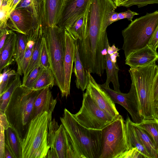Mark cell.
<instances>
[{
	"mask_svg": "<svg viewBox=\"0 0 158 158\" xmlns=\"http://www.w3.org/2000/svg\"><path fill=\"white\" fill-rule=\"evenodd\" d=\"M82 158H99L102 148L101 130L88 129L80 124L66 108L60 117Z\"/></svg>",
	"mask_w": 158,
	"mask_h": 158,
	"instance_id": "obj_1",
	"label": "cell"
},
{
	"mask_svg": "<svg viewBox=\"0 0 158 158\" xmlns=\"http://www.w3.org/2000/svg\"><path fill=\"white\" fill-rule=\"evenodd\" d=\"M157 71L156 63L129 70L136 92L139 110L144 119L158 118L154 95V82Z\"/></svg>",
	"mask_w": 158,
	"mask_h": 158,
	"instance_id": "obj_2",
	"label": "cell"
},
{
	"mask_svg": "<svg viewBox=\"0 0 158 158\" xmlns=\"http://www.w3.org/2000/svg\"><path fill=\"white\" fill-rule=\"evenodd\" d=\"M34 90L21 85L13 93L5 113L11 127L22 139L31 120L34 101L42 90Z\"/></svg>",
	"mask_w": 158,
	"mask_h": 158,
	"instance_id": "obj_3",
	"label": "cell"
},
{
	"mask_svg": "<svg viewBox=\"0 0 158 158\" xmlns=\"http://www.w3.org/2000/svg\"><path fill=\"white\" fill-rule=\"evenodd\" d=\"M52 113L45 111L31 119L22 140V158H46L50 149L48 136Z\"/></svg>",
	"mask_w": 158,
	"mask_h": 158,
	"instance_id": "obj_4",
	"label": "cell"
},
{
	"mask_svg": "<svg viewBox=\"0 0 158 158\" xmlns=\"http://www.w3.org/2000/svg\"><path fill=\"white\" fill-rule=\"evenodd\" d=\"M158 25V11L146 14L131 22L122 31V49L125 58L147 45Z\"/></svg>",
	"mask_w": 158,
	"mask_h": 158,
	"instance_id": "obj_5",
	"label": "cell"
},
{
	"mask_svg": "<svg viewBox=\"0 0 158 158\" xmlns=\"http://www.w3.org/2000/svg\"><path fill=\"white\" fill-rule=\"evenodd\" d=\"M46 42L49 66L62 97L64 91V62L65 52V29L58 26L47 27L43 29Z\"/></svg>",
	"mask_w": 158,
	"mask_h": 158,
	"instance_id": "obj_6",
	"label": "cell"
},
{
	"mask_svg": "<svg viewBox=\"0 0 158 158\" xmlns=\"http://www.w3.org/2000/svg\"><path fill=\"white\" fill-rule=\"evenodd\" d=\"M101 131L102 148L99 158H120L130 149L125 121L121 115Z\"/></svg>",
	"mask_w": 158,
	"mask_h": 158,
	"instance_id": "obj_7",
	"label": "cell"
},
{
	"mask_svg": "<svg viewBox=\"0 0 158 158\" xmlns=\"http://www.w3.org/2000/svg\"><path fill=\"white\" fill-rule=\"evenodd\" d=\"M48 143L46 158H82L63 125H59L54 118L49 123Z\"/></svg>",
	"mask_w": 158,
	"mask_h": 158,
	"instance_id": "obj_8",
	"label": "cell"
},
{
	"mask_svg": "<svg viewBox=\"0 0 158 158\" xmlns=\"http://www.w3.org/2000/svg\"><path fill=\"white\" fill-rule=\"evenodd\" d=\"M73 115L83 127L96 130H102L116 119L101 109L86 92L83 93L80 110Z\"/></svg>",
	"mask_w": 158,
	"mask_h": 158,
	"instance_id": "obj_9",
	"label": "cell"
},
{
	"mask_svg": "<svg viewBox=\"0 0 158 158\" xmlns=\"http://www.w3.org/2000/svg\"><path fill=\"white\" fill-rule=\"evenodd\" d=\"M101 88L109 95L113 102L124 107L131 116L132 121L138 124L144 119L140 115L135 87L131 83L130 90L127 93L118 92L111 89L109 85H100Z\"/></svg>",
	"mask_w": 158,
	"mask_h": 158,
	"instance_id": "obj_10",
	"label": "cell"
},
{
	"mask_svg": "<svg viewBox=\"0 0 158 158\" xmlns=\"http://www.w3.org/2000/svg\"><path fill=\"white\" fill-rule=\"evenodd\" d=\"M88 82L86 91L94 102L102 110L115 119L119 116V113L109 95L96 81L91 73L88 72Z\"/></svg>",
	"mask_w": 158,
	"mask_h": 158,
	"instance_id": "obj_11",
	"label": "cell"
},
{
	"mask_svg": "<svg viewBox=\"0 0 158 158\" xmlns=\"http://www.w3.org/2000/svg\"><path fill=\"white\" fill-rule=\"evenodd\" d=\"M90 0H66L58 26L68 29L87 9Z\"/></svg>",
	"mask_w": 158,
	"mask_h": 158,
	"instance_id": "obj_12",
	"label": "cell"
},
{
	"mask_svg": "<svg viewBox=\"0 0 158 158\" xmlns=\"http://www.w3.org/2000/svg\"><path fill=\"white\" fill-rule=\"evenodd\" d=\"M76 52V41L65 29V52L64 62L65 75L64 91L62 97L70 95V83Z\"/></svg>",
	"mask_w": 158,
	"mask_h": 158,
	"instance_id": "obj_13",
	"label": "cell"
},
{
	"mask_svg": "<svg viewBox=\"0 0 158 158\" xmlns=\"http://www.w3.org/2000/svg\"><path fill=\"white\" fill-rule=\"evenodd\" d=\"M158 60V53L148 45L129 54L125 60V64L134 69L151 64Z\"/></svg>",
	"mask_w": 158,
	"mask_h": 158,
	"instance_id": "obj_14",
	"label": "cell"
},
{
	"mask_svg": "<svg viewBox=\"0 0 158 158\" xmlns=\"http://www.w3.org/2000/svg\"><path fill=\"white\" fill-rule=\"evenodd\" d=\"M119 50L114 44L111 47L109 45L107 48L105 69L107 77L106 81L104 83L106 85H109L110 83L111 82L114 90L118 92H121L118 75L119 69L117 63V58L119 56L118 52Z\"/></svg>",
	"mask_w": 158,
	"mask_h": 158,
	"instance_id": "obj_15",
	"label": "cell"
},
{
	"mask_svg": "<svg viewBox=\"0 0 158 158\" xmlns=\"http://www.w3.org/2000/svg\"><path fill=\"white\" fill-rule=\"evenodd\" d=\"M29 12L25 9L13 10L10 14L12 21L9 27L18 33L27 35L33 27L32 16Z\"/></svg>",
	"mask_w": 158,
	"mask_h": 158,
	"instance_id": "obj_16",
	"label": "cell"
},
{
	"mask_svg": "<svg viewBox=\"0 0 158 158\" xmlns=\"http://www.w3.org/2000/svg\"><path fill=\"white\" fill-rule=\"evenodd\" d=\"M66 0H44L45 27L58 26L61 19Z\"/></svg>",
	"mask_w": 158,
	"mask_h": 158,
	"instance_id": "obj_17",
	"label": "cell"
},
{
	"mask_svg": "<svg viewBox=\"0 0 158 158\" xmlns=\"http://www.w3.org/2000/svg\"><path fill=\"white\" fill-rule=\"evenodd\" d=\"M56 103L57 100L53 98L49 88L42 89L34 101L31 119L39 114L45 111L52 113Z\"/></svg>",
	"mask_w": 158,
	"mask_h": 158,
	"instance_id": "obj_18",
	"label": "cell"
},
{
	"mask_svg": "<svg viewBox=\"0 0 158 158\" xmlns=\"http://www.w3.org/2000/svg\"><path fill=\"white\" fill-rule=\"evenodd\" d=\"M17 34L12 31L0 50V73L15 61V51Z\"/></svg>",
	"mask_w": 158,
	"mask_h": 158,
	"instance_id": "obj_19",
	"label": "cell"
},
{
	"mask_svg": "<svg viewBox=\"0 0 158 158\" xmlns=\"http://www.w3.org/2000/svg\"><path fill=\"white\" fill-rule=\"evenodd\" d=\"M76 52L73 72L76 77L77 87L84 91L86 89L89 78L88 71L84 68L80 59L78 47L76 42Z\"/></svg>",
	"mask_w": 158,
	"mask_h": 158,
	"instance_id": "obj_20",
	"label": "cell"
},
{
	"mask_svg": "<svg viewBox=\"0 0 158 158\" xmlns=\"http://www.w3.org/2000/svg\"><path fill=\"white\" fill-rule=\"evenodd\" d=\"M5 143L13 154L15 158H22V142L16 131L11 127L5 130Z\"/></svg>",
	"mask_w": 158,
	"mask_h": 158,
	"instance_id": "obj_21",
	"label": "cell"
},
{
	"mask_svg": "<svg viewBox=\"0 0 158 158\" xmlns=\"http://www.w3.org/2000/svg\"><path fill=\"white\" fill-rule=\"evenodd\" d=\"M132 121L127 115L125 120L127 141L130 149L137 148L145 158H152L137 136L132 125Z\"/></svg>",
	"mask_w": 158,
	"mask_h": 158,
	"instance_id": "obj_22",
	"label": "cell"
},
{
	"mask_svg": "<svg viewBox=\"0 0 158 158\" xmlns=\"http://www.w3.org/2000/svg\"><path fill=\"white\" fill-rule=\"evenodd\" d=\"M43 39V30L41 29L35 38L31 57L27 71L25 74L23 76L22 84L25 83L27 77L32 70L40 64Z\"/></svg>",
	"mask_w": 158,
	"mask_h": 158,
	"instance_id": "obj_23",
	"label": "cell"
},
{
	"mask_svg": "<svg viewBox=\"0 0 158 158\" xmlns=\"http://www.w3.org/2000/svg\"><path fill=\"white\" fill-rule=\"evenodd\" d=\"M87 10L67 30L72 37L76 41L86 37L87 32Z\"/></svg>",
	"mask_w": 158,
	"mask_h": 158,
	"instance_id": "obj_24",
	"label": "cell"
},
{
	"mask_svg": "<svg viewBox=\"0 0 158 158\" xmlns=\"http://www.w3.org/2000/svg\"><path fill=\"white\" fill-rule=\"evenodd\" d=\"M132 125L137 136L152 158H158V152L151 137L146 131L133 121Z\"/></svg>",
	"mask_w": 158,
	"mask_h": 158,
	"instance_id": "obj_25",
	"label": "cell"
},
{
	"mask_svg": "<svg viewBox=\"0 0 158 158\" xmlns=\"http://www.w3.org/2000/svg\"><path fill=\"white\" fill-rule=\"evenodd\" d=\"M17 34L15 57L17 65V72L22 76L21 64L26 48L27 38L26 35L20 33Z\"/></svg>",
	"mask_w": 158,
	"mask_h": 158,
	"instance_id": "obj_26",
	"label": "cell"
},
{
	"mask_svg": "<svg viewBox=\"0 0 158 158\" xmlns=\"http://www.w3.org/2000/svg\"><path fill=\"white\" fill-rule=\"evenodd\" d=\"M20 75L17 73L5 92L0 96V111L5 113L11 97L16 89L22 85Z\"/></svg>",
	"mask_w": 158,
	"mask_h": 158,
	"instance_id": "obj_27",
	"label": "cell"
},
{
	"mask_svg": "<svg viewBox=\"0 0 158 158\" xmlns=\"http://www.w3.org/2000/svg\"><path fill=\"white\" fill-rule=\"evenodd\" d=\"M136 124L151 137L158 152V118L144 119L140 123Z\"/></svg>",
	"mask_w": 158,
	"mask_h": 158,
	"instance_id": "obj_28",
	"label": "cell"
},
{
	"mask_svg": "<svg viewBox=\"0 0 158 158\" xmlns=\"http://www.w3.org/2000/svg\"><path fill=\"white\" fill-rule=\"evenodd\" d=\"M55 81V78L53 74L49 67L44 70L32 89L39 90L47 88H52L54 85Z\"/></svg>",
	"mask_w": 158,
	"mask_h": 158,
	"instance_id": "obj_29",
	"label": "cell"
},
{
	"mask_svg": "<svg viewBox=\"0 0 158 158\" xmlns=\"http://www.w3.org/2000/svg\"><path fill=\"white\" fill-rule=\"evenodd\" d=\"M9 66L4 69L3 73H1L0 95L5 92L18 73L9 68Z\"/></svg>",
	"mask_w": 158,
	"mask_h": 158,
	"instance_id": "obj_30",
	"label": "cell"
},
{
	"mask_svg": "<svg viewBox=\"0 0 158 158\" xmlns=\"http://www.w3.org/2000/svg\"><path fill=\"white\" fill-rule=\"evenodd\" d=\"M45 69L40 64H38L31 72L25 83L22 85L31 89L37 81Z\"/></svg>",
	"mask_w": 158,
	"mask_h": 158,
	"instance_id": "obj_31",
	"label": "cell"
},
{
	"mask_svg": "<svg viewBox=\"0 0 158 158\" xmlns=\"http://www.w3.org/2000/svg\"><path fill=\"white\" fill-rule=\"evenodd\" d=\"M155 3L158 4V0H128L122 4L121 6L129 7L136 5L140 8L149 4Z\"/></svg>",
	"mask_w": 158,
	"mask_h": 158,
	"instance_id": "obj_32",
	"label": "cell"
},
{
	"mask_svg": "<svg viewBox=\"0 0 158 158\" xmlns=\"http://www.w3.org/2000/svg\"><path fill=\"white\" fill-rule=\"evenodd\" d=\"M40 64L45 69L49 67V60L46 42L43 36Z\"/></svg>",
	"mask_w": 158,
	"mask_h": 158,
	"instance_id": "obj_33",
	"label": "cell"
},
{
	"mask_svg": "<svg viewBox=\"0 0 158 158\" xmlns=\"http://www.w3.org/2000/svg\"><path fill=\"white\" fill-rule=\"evenodd\" d=\"M145 158L144 156L136 148H133L124 152L120 158Z\"/></svg>",
	"mask_w": 158,
	"mask_h": 158,
	"instance_id": "obj_34",
	"label": "cell"
},
{
	"mask_svg": "<svg viewBox=\"0 0 158 158\" xmlns=\"http://www.w3.org/2000/svg\"><path fill=\"white\" fill-rule=\"evenodd\" d=\"M138 15V13L130 10L124 12L118 13V20L127 19L128 20L132 22L134 16Z\"/></svg>",
	"mask_w": 158,
	"mask_h": 158,
	"instance_id": "obj_35",
	"label": "cell"
},
{
	"mask_svg": "<svg viewBox=\"0 0 158 158\" xmlns=\"http://www.w3.org/2000/svg\"><path fill=\"white\" fill-rule=\"evenodd\" d=\"M1 133L0 137V158H4V150L5 143V129L0 125Z\"/></svg>",
	"mask_w": 158,
	"mask_h": 158,
	"instance_id": "obj_36",
	"label": "cell"
},
{
	"mask_svg": "<svg viewBox=\"0 0 158 158\" xmlns=\"http://www.w3.org/2000/svg\"><path fill=\"white\" fill-rule=\"evenodd\" d=\"M156 51L158 48V25L156 28L148 44Z\"/></svg>",
	"mask_w": 158,
	"mask_h": 158,
	"instance_id": "obj_37",
	"label": "cell"
},
{
	"mask_svg": "<svg viewBox=\"0 0 158 158\" xmlns=\"http://www.w3.org/2000/svg\"><path fill=\"white\" fill-rule=\"evenodd\" d=\"M11 31L8 30L6 28L0 30V50L3 46L7 38Z\"/></svg>",
	"mask_w": 158,
	"mask_h": 158,
	"instance_id": "obj_38",
	"label": "cell"
},
{
	"mask_svg": "<svg viewBox=\"0 0 158 158\" xmlns=\"http://www.w3.org/2000/svg\"><path fill=\"white\" fill-rule=\"evenodd\" d=\"M153 92L155 102L156 106L158 105V65L153 85Z\"/></svg>",
	"mask_w": 158,
	"mask_h": 158,
	"instance_id": "obj_39",
	"label": "cell"
},
{
	"mask_svg": "<svg viewBox=\"0 0 158 158\" xmlns=\"http://www.w3.org/2000/svg\"><path fill=\"white\" fill-rule=\"evenodd\" d=\"M0 124L4 129L6 130L11 127L5 112L0 111Z\"/></svg>",
	"mask_w": 158,
	"mask_h": 158,
	"instance_id": "obj_40",
	"label": "cell"
},
{
	"mask_svg": "<svg viewBox=\"0 0 158 158\" xmlns=\"http://www.w3.org/2000/svg\"><path fill=\"white\" fill-rule=\"evenodd\" d=\"M118 20V13L114 11L112 12L110 15L108 19V26Z\"/></svg>",
	"mask_w": 158,
	"mask_h": 158,
	"instance_id": "obj_41",
	"label": "cell"
},
{
	"mask_svg": "<svg viewBox=\"0 0 158 158\" xmlns=\"http://www.w3.org/2000/svg\"><path fill=\"white\" fill-rule=\"evenodd\" d=\"M4 158H15L10 148L6 143L4 147Z\"/></svg>",
	"mask_w": 158,
	"mask_h": 158,
	"instance_id": "obj_42",
	"label": "cell"
},
{
	"mask_svg": "<svg viewBox=\"0 0 158 158\" xmlns=\"http://www.w3.org/2000/svg\"><path fill=\"white\" fill-rule=\"evenodd\" d=\"M6 7H0V19L1 21H2V20L6 17ZM2 21L1 22H2Z\"/></svg>",
	"mask_w": 158,
	"mask_h": 158,
	"instance_id": "obj_43",
	"label": "cell"
},
{
	"mask_svg": "<svg viewBox=\"0 0 158 158\" xmlns=\"http://www.w3.org/2000/svg\"><path fill=\"white\" fill-rule=\"evenodd\" d=\"M117 7L121 6L123 3L128 0H113Z\"/></svg>",
	"mask_w": 158,
	"mask_h": 158,
	"instance_id": "obj_44",
	"label": "cell"
},
{
	"mask_svg": "<svg viewBox=\"0 0 158 158\" xmlns=\"http://www.w3.org/2000/svg\"><path fill=\"white\" fill-rule=\"evenodd\" d=\"M157 114L158 115V108H157Z\"/></svg>",
	"mask_w": 158,
	"mask_h": 158,
	"instance_id": "obj_45",
	"label": "cell"
},
{
	"mask_svg": "<svg viewBox=\"0 0 158 158\" xmlns=\"http://www.w3.org/2000/svg\"><path fill=\"white\" fill-rule=\"evenodd\" d=\"M156 107L157 108H158V105L156 106Z\"/></svg>",
	"mask_w": 158,
	"mask_h": 158,
	"instance_id": "obj_46",
	"label": "cell"
}]
</instances>
